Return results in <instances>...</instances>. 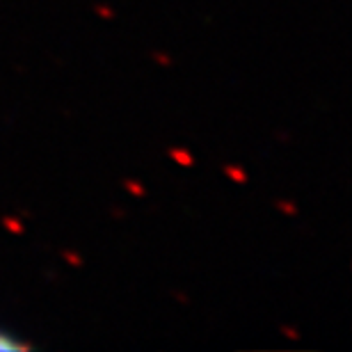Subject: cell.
I'll return each mask as SVG.
<instances>
[{"label": "cell", "mask_w": 352, "mask_h": 352, "mask_svg": "<svg viewBox=\"0 0 352 352\" xmlns=\"http://www.w3.org/2000/svg\"><path fill=\"white\" fill-rule=\"evenodd\" d=\"M25 348H28L25 343L16 341L12 334H7V332H3V329H0V350L12 352V350H25Z\"/></svg>", "instance_id": "cell-1"}]
</instances>
